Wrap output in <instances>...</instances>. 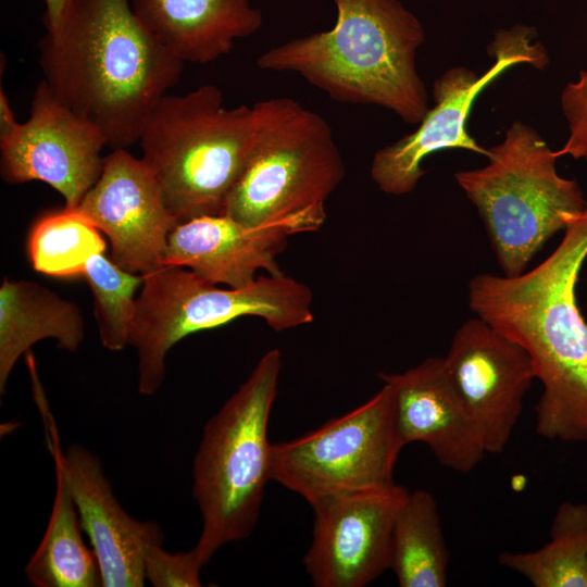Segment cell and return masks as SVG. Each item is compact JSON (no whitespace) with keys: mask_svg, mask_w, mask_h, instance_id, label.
I'll use <instances>...</instances> for the list:
<instances>
[{"mask_svg":"<svg viewBox=\"0 0 587 587\" xmlns=\"http://www.w3.org/2000/svg\"><path fill=\"white\" fill-rule=\"evenodd\" d=\"M184 63L145 27L132 0H70L39 40L43 80L112 150L139 141Z\"/></svg>","mask_w":587,"mask_h":587,"instance_id":"cell-1","label":"cell"},{"mask_svg":"<svg viewBox=\"0 0 587 587\" xmlns=\"http://www.w3.org/2000/svg\"><path fill=\"white\" fill-rule=\"evenodd\" d=\"M587 259V207L552 253L517 276L480 273L469 283L474 314L529 355L542 392L535 430L550 440L587 441V322L576 299Z\"/></svg>","mask_w":587,"mask_h":587,"instance_id":"cell-2","label":"cell"},{"mask_svg":"<svg viewBox=\"0 0 587 587\" xmlns=\"http://www.w3.org/2000/svg\"><path fill=\"white\" fill-rule=\"evenodd\" d=\"M333 28L262 53L258 67L292 72L335 101L374 104L419 124L428 96L416 70L425 41L417 17L398 0H335Z\"/></svg>","mask_w":587,"mask_h":587,"instance_id":"cell-3","label":"cell"},{"mask_svg":"<svg viewBox=\"0 0 587 587\" xmlns=\"http://www.w3.org/2000/svg\"><path fill=\"white\" fill-rule=\"evenodd\" d=\"M282 364L278 349L265 352L203 427L192 466V496L202 519L192 549L203 565L223 546L248 538L258 523L271 480L267 429Z\"/></svg>","mask_w":587,"mask_h":587,"instance_id":"cell-4","label":"cell"},{"mask_svg":"<svg viewBox=\"0 0 587 587\" xmlns=\"http://www.w3.org/2000/svg\"><path fill=\"white\" fill-rule=\"evenodd\" d=\"M255 125L245 166L223 214L248 226L292 223L315 232L346 166L326 120L280 97L253 103Z\"/></svg>","mask_w":587,"mask_h":587,"instance_id":"cell-5","label":"cell"},{"mask_svg":"<svg viewBox=\"0 0 587 587\" xmlns=\"http://www.w3.org/2000/svg\"><path fill=\"white\" fill-rule=\"evenodd\" d=\"M254 125L253 105L226 108L212 84L160 100L138 143L176 225L223 214Z\"/></svg>","mask_w":587,"mask_h":587,"instance_id":"cell-6","label":"cell"},{"mask_svg":"<svg viewBox=\"0 0 587 587\" xmlns=\"http://www.w3.org/2000/svg\"><path fill=\"white\" fill-rule=\"evenodd\" d=\"M488 152L486 166L454 177L477 209L503 275L517 276L587 201L576 180L558 174L555 151L523 122H513Z\"/></svg>","mask_w":587,"mask_h":587,"instance_id":"cell-7","label":"cell"},{"mask_svg":"<svg viewBox=\"0 0 587 587\" xmlns=\"http://www.w3.org/2000/svg\"><path fill=\"white\" fill-rule=\"evenodd\" d=\"M142 276L130 340L138 355V391L142 395H153L161 387L167 352L190 334L242 316L260 317L275 332L314 320L311 289L284 273L258 276L238 288H220L175 265H162Z\"/></svg>","mask_w":587,"mask_h":587,"instance_id":"cell-8","label":"cell"},{"mask_svg":"<svg viewBox=\"0 0 587 587\" xmlns=\"http://www.w3.org/2000/svg\"><path fill=\"white\" fill-rule=\"evenodd\" d=\"M399 441L391 388L291 440L272 444L271 480L311 508L340 496L394 486Z\"/></svg>","mask_w":587,"mask_h":587,"instance_id":"cell-9","label":"cell"},{"mask_svg":"<svg viewBox=\"0 0 587 587\" xmlns=\"http://www.w3.org/2000/svg\"><path fill=\"white\" fill-rule=\"evenodd\" d=\"M535 28L516 24L496 32L488 46L494 64L482 75L464 66L446 71L434 83V107L428 109L417 128L378 150L371 163L370 174L377 187L388 195L402 196L415 189L425 174L423 161L444 149H465L488 157L467 132V121L477 97L507 70L532 65L544 70L548 53L538 41Z\"/></svg>","mask_w":587,"mask_h":587,"instance_id":"cell-10","label":"cell"},{"mask_svg":"<svg viewBox=\"0 0 587 587\" xmlns=\"http://www.w3.org/2000/svg\"><path fill=\"white\" fill-rule=\"evenodd\" d=\"M107 141L101 130L64 104L42 79L28 118L0 139V173L8 184L39 180L76 209L98 179Z\"/></svg>","mask_w":587,"mask_h":587,"instance_id":"cell-11","label":"cell"},{"mask_svg":"<svg viewBox=\"0 0 587 587\" xmlns=\"http://www.w3.org/2000/svg\"><path fill=\"white\" fill-rule=\"evenodd\" d=\"M409 490L401 485L322 501L302 563L316 587H364L390 566L396 516Z\"/></svg>","mask_w":587,"mask_h":587,"instance_id":"cell-12","label":"cell"},{"mask_svg":"<svg viewBox=\"0 0 587 587\" xmlns=\"http://www.w3.org/2000/svg\"><path fill=\"white\" fill-rule=\"evenodd\" d=\"M444 360L476 423L486 453H502L536 379L529 355L475 316L457 329Z\"/></svg>","mask_w":587,"mask_h":587,"instance_id":"cell-13","label":"cell"},{"mask_svg":"<svg viewBox=\"0 0 587 587\" xmlns=\"http://www.w3.org/2000/svg\"><path fill=\"white\" fill-rule=\"evenodd\" d=\"M37 403L50 452L62 465L82 528L96 554L102 586H143L145 554L151 545L163 544L161 527L154 522L138 521L124 511L101 462L92 452L77 444L63 452L47 399H39Z\"/></svg>","mask_w":587,"mask_h":587,"instance_id":"cell-14","label":"cell"},{"mask_svg":"<svg viewBox=\"0 0 587 587\" xmlns=\"http://www.w3.org/2000/svg\"><path fill=\"white\" fill-rule=\"evenodd\" d=\"M76 209L109 238L110 259L118 266L140 275L162 266L176 222L141 158L113 149Z\"/></svg>","mask_w":587,"mask_h":587,"instance_id":"cell-15","label":"cell"},{"mask_svg":"<svg viewBox=\"0 0 587 587\" xmlns=\"http://www.w3.org/2000/svg\"><path fill=\"white\" fill-rule=\"evenodd\" d=\"M394 395L402 447L425 444L437 461L459 473L473 471L486 453L476 423L447 372L430 357L402 373H378Z\"/></svg>","mask_w":587,"mask_h":587,"instance_id":"cell-16","label":"cell"},{"mask_svg":"<svg viewBox=\"0 0 587 587\" xmlns=\"http://www.w3.org/2000/svg\"><path fill=\"white\" fill-rule=\"evenodd\" d=\"M300 233L292 223L248 226L225 214L196 217L172 229L162 265L186 267L215 285L243 287L259 271L283 274L277 257Z\"/></svg>","mask_w":587,"mask_h":587,"instance_id":"cell-17","label":"cell"},{"mask_svg":"<svg viewBox=\"0 0 587 587\" xmlns=\"http://www.w3.org/2000/svg\"><path fill=\"white\" fill-rule=\"evenodd\" d=\"M132 7L168 51L199 64L227 54L263 23L250 0H132Z\"/></svg>","mask_w":587,"mask_h":587,"instance_id":"cell-18","label":"cell"},{"mask_svg":"<svg viewBox=\"0 0 587 587\" xmlns=\"http://www.w3.org/2000/svg\"><path fill=\"white\" fill-rule=\"evenodd\" d=\"M75 352L85 338V321L78 307L29 280L2 279L0 286V392L17 360L42 339Z\"/></svg>","mask_w":587,"mask_h":587,"instance_id":"cell-19","label":"cell"},{"mask_svg":"<svg viewBox=\"0 0 587 587\" xmlns=\"http://www.w3.org/2000/svg\"><path fill=\"white\" fill-rule=\"evenodd\" d=\"M55 495L42 540L25 566V576L37 587L102 586L92 549L82 536L77 508L59 459L52 455Z\"/></svg>","mask_w":587,"mask_h":587,"instance_id":"cell-20","label":"cell"},{"mask_svg":"<svg viewBox=\"0 0 587 587\" xmlns=\"http://www.w3.org/2000/svg\"><path fill=\"white\" fill-rule=\"evenodd\" d=\"M449 550L438 504L423 489L409 491L392 528L390 566L400 587H445Z\"/></svg>","mask_w":587,"mask_h":587,"instance_id":"cell-21","label":"cell"},{"mask_svg":"<svg viewBox=\"0 0 587 587\" xmlns=\"http://www.w3.org/2000/svg\"><path fill=\"white\" fill-rule=\"evenodd\" d=\"M498 561L535 587H587V503L562 502L548 542L534 551H504Z\"/></svg>","mask_w":587,"mask_h":587,"instance_id":"cell-22","label":"cell"},{"mask_svg":"<svg viewBox=\"0 0 587 587\" xmlns=\"http://www.w3.org/2000/svg\"><path fill=\"white\" fill-rule=\"evenodd\" d=\"M105 248L101 232L77 209L68 208L38 217L27 239L33 268L59 278L82 276L88 260Z\"/></svg>","mask_w":587,"mask_h":587,"instance_id":"cell-23","label":"cell"},{"mask_svg":"<svg viewBox=\"0 0 587 587\" xmlns=\"http://www.w3.org/2000/svg\"><path fill=\"white\" fill-rule=\"evenodd\" d=\"M82 277L93 297L95 317L102 346L120 351L130 346L135 314L136 291L143 276L128 272L103 253L91 257Z\"/></svg>","mask_w":587,"mask_h":587,"instance_id":"cell-24","label":"cell"},{"mask_svg":"<svg viewBox=\"0 0 587 587\" xmlns=\"http://www.w3.org/2000/svg\"><path fill=\"white\" fill-rule=\"evenodd\" d=\"M203 566L193 549L172 553L153 544L145 554L146 580L154 587H199Z\"/></svg>","mask_w":587,"mask_h":587,"instance_id":"cell-25","label":"cell"},{"mask_svg":"<svg viewBox=\"0 0 587 587\" xmlns=\"http://www.w3.org/2000/svg\"><path fill=\"white\" fill-rule=\"evenodd\" d=\"M561 107L570 133L566 142L555 151V155L587 160V67L579 73L577 80L564 87Z\"/></svg>","mask_w":587,"mask_h":587,"instance_id":"cell-26","label":"cell"},{"mask_svg":"<svg viewBox=\"0 0 587 587\" xmlns=\"http://www.w3.org/2000/svg\"><path fill=\"white\" fill-rule=\"evenodd\" d=\"M18 122L15 118V114L7 93L0 88V139L9 136L17 126Z\"/></svg>","mask_w":587,"mask_h":587,"instance_id":"cell-27","label":"cell"},{"mask_svg":"<svg viewBox=\"0 0 587 587\" xmlns=\"http://www.w3.org/2000/svg\"><path fill=\"white\" fill-rule=\"evenodd\" d=\"M68 2L70 0H45L43 24L46 29L52 28L59 22Z\"/></svg>","mask_w":587,"mask_h":587,"instance_id":"cell-28","label":"cell"}]
</instances>
